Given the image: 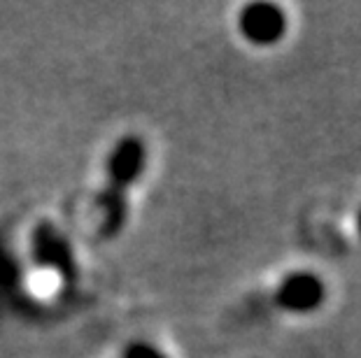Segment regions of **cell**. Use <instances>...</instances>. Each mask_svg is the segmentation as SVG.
Here are the masks:
<instances>
[{"label":"cell","instance_id":"cell-1","mask_svg":"<svg viewBox=\"0 0 361 358\" xmlns=\"http://www.w3.org/2000/svg\"><path fill=\"white\" fill-rule=\"evenodd\" d=\"M147 167V144L137 135H124L114 142L105 161V186L96 198L98 233L112 240L126 228L128 193Z\"/></svg>","mask_w":361,"mask_h":358},{"label":"cell","instance_id":"cell-4","mask_svg":"<svg viewBox=\"0 0 361 358\" xmlns=\"http://www.w3.org/2000/svg\"><path fill=\"white\" fill-rule=\"evenodd\" d=\"M324 284L312 272H291L287 275L275 291V305L284 312L305 314L317 309L324 302Z\"/></svg>","mask_w":361,"mask_h":358},{"label":"cell","instance_id":"cell-3","mask_svg":"<svg viewBox=\"0 0 361 358\" xmlns=\"http://www.w3.org/2000/svg\"><path fill=\"white\" fill-rule=\"evenodd\" d=\"M238 30L247 42L257 47H268L282 40L287 30V17L278 5L271 3H252L245 5L238 17Z\"/></svg>","mask_w":361,"mask_h":358},{"label":"cell","instance_id":"cell-2","mask_svg":"<svg viewBox=\"0 0 361 358\" xmlns=\"http://www.w3.org/2000/svg\"><path fill=\"white\" fill-rule=\"evenodd\" d=\"M30 254L37 268L49 270L61 279H73L78 275L75 251L71 240L59 231L51 221H40L30 233Z\"/></svg>","mask_w":361,"mask_h":358},{"label":"cell","instance_id":"cell-5","mask_svg":"<svg viewBox=\"0 0 361 358\" xmlns=\"http://www.w3.org/2000/svg\"><path fill=\"white\" fill-rule=\"evenodd\" d=\"M121 358H168L159 347H154L152 342H145V340H135L130 345L124 347L121 352Z\"/></svg>","mask_w":361,"mask_h":358},{"label":"cell","instance_id":"cell-6","mask_svg":"<svg viewBox=\"0 0 361 358\" xmlns=\"http://www.w3.org/2000/svg\"><path fill=\"white\" fill-rule=\"evenodd\" d=\"M357 228H359V235H361V210H359V215H357Z\"/></svg>","mask_w":361,"mask_h":358}]
</instances>
